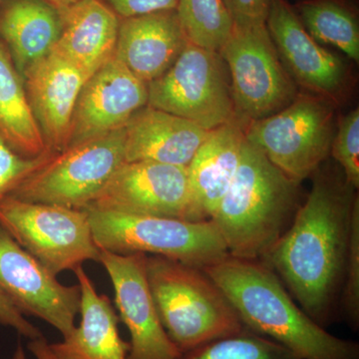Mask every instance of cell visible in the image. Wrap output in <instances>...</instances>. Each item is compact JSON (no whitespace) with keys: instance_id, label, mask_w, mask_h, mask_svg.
Returning a JSON list of instances; mask_svg holds the SVG:
<instances>
[{"instance_id":"27","label":"cell","mask_w":359,"mask_h":359,"mask_svg":"<svg viewBox=\"0 0 359 359\" xmlns=\"http://www.w3.org/2000/svg\"><path fill=\"white\" fill-rule=\"evenodd\" d=\"M344 318L354 332L359 327V199L354 204L341 287Z\"/></svg>"},{"instance_id":"32","label":"cell","mask_w":359,"mask_h":359,"mask_svg":"<svg viewBox=\"0 0 359 359\" xmlns=\"http://www.w3.org/2000/svg\"><path fill=\"white\" fill-rule=\"evenodd\" d=\"M0 325L11 327L21 337L29 340L43 337L39 328L26 320L25 316L0 294Z\"/></svg>"},{"instance_id":"3","label":"cell","mask_w":359,"mask_h":359,"mask_svg":"<svg viewBox=\"0 0 359 359\" xmlns=\"http://www.w3.org/2000/svg\"><path fill=\"white\" fill-rule=\"evenodd\" d=\"M302 202L301 182L290 178L245 140L235 178L210 221L230 256L263 261L290 228Z\"/></svg>"},{"instance_id":"28","label":"cell","mask_w":359,"mask_h":359,"mask_svg":"<svg viewBox=\"0 0 359 359\" xmlns=\"http://www.w3.org/2000/svg\"><path fill=\"white\" fill-rule=\"evenodd\" d=\"M330 157L356 190L359 188V109L349 111L337 119Z\"/></svg>"},{"instance_id":"14","label":"cell","mask_w":359,"mask_h":359,"mask_svg":"<svg viewBox=\"0 0 359 359\" xmlns=\"http://www.w3.org/2000/svg\"><path fill=\"white\" fill-rule=\"evenodd\" d=\"M148 255L100 249L98 263L109 276L119 320L129 330L128 359H177V348L161 323L146 273Z\"/></svg>"},{"instance_id":"7","label":"cell","mask_w":359,"mask_h":359,"mask_svg":"<svg viewBox=\"0 0 359 359\" xmlns=\"http://www.w3.org/2000/svg\"><path fill=\"white\" fill-rule=\"evenodd\" d=\"M125 160V130L68 146L25 179L11 197L84 210Z\"/></svg>"},{"instance_id":"15","label":"cell","mask_w":359,"mask_h":359,"mask_svg":"<svg viewBox=\"0 0 359 359\" xmlns=\"http://www.w3.org/2000/svg\"><path fill=\"white\" fill-rule=\"evenodd\" d=\"M147 104L148 84L114 55L87 80L80 92L69 145L123 128Z\"/></svg>"},{"instance_id":"31","label":"cell","mask_w":359,"mask_h":359,"mask_svg":"<svg viewBox=\"0 0 359 359\" xmlns=\"http://www.w3.org/2000/svg\"><path fill=\"white\" fill-rule=\"evenodd\" d=\"M123 18L145 15L160 11H176L178 0H107Z\"/></svg>"},{"instance_id":"23","label":"cell","mask_w":359,"mask_h":359,"mask_svg":"<svg viewBox=\"0 0 359 359\" xmlns=\"http://www.w3.org/2000/svg\"><path fill=\"white\" fill-rule=\"evenodd\" d=\"M0 136L18 154L37 157L48 150L11 52L0 40Z\"/></svg>"},{"instance_id":"34","label":"cell","mask_w":359,"mask_h":359,"mask_svg":"<svg viewBox=\"0 0 359 359\" xmlns=\"http://www.w3.org/2000/svg\"><path fill=\"white\" fill-rule=\"evenodd\" d=\"M43 1L55 8L58 13H60V11H65L68 7L74 6L82 0H43Z\"/></svg>"},{"instance_id":"19","label":"cell","mask_w":359,"mask_h":359,"mask_svg":"<svg viewBox=\"0 0 359 359\" xmlns=\"http://www.w3.org/2000/svg\"><path fill=\"white\" fill-rule=\"evenodd\" d=\"M125 160L188 167L209 131L199 125L146 105L124 126Z\"/></svg>"},{"instance_id":"5","label":"cell","mask_w":359,"mask_h":359,"mask_svg":"<svg viewBox=\"0 0 359 359\" xmlns=\"http://www.w3.org/2000/svg\"><path fill=\"white\" fill-rule=\"evenodd\" d=\"M99 249L115 254L142 252L204 269L228 256L211 221L137 216L85 209Z\"/></svg>"},{"instance_id":"6","label":"cell","mask_w":359,"mask_h":359,"mask_svg":"<svg viewBox=\"0 0 359 359\" xmlns=\"http://www.w3.org/2000/svg\"><path fill=\"white\" fill-rule=\"evenodd\" d=\"M335 104L299 91L280 112L245 125V140L297 182L311 178L330 159L337 131Z\"/></svg>"},{"instance_id":"2","label":"cell","mask_w":359,"mask_h":359,"mask_svg":"<svg viewBox=\"0 0 359 359\" xmlns=\"http://www.w3.org/2000/svg\"><path fill=\"white\" fill-rule=\"evenodd\" d=\"M245 327L275 340L301 359H359V346L320 327L299 306L273 269L230 255L202 269Z\"/></svg>"},{"instance_id":"20","label":"cell","mask_w":359,"mask_h":359,"mask_svg":"<svg viewBox=\"0 0 359 359\" xmlns=\"http://www.w3.org/2000/svg\"><path fill=\"white\" fill-rule=\"evenodd\" d=\"M58 13L61 32L53 50L89 79L114 57L119 18L101 0H82Z\"/></svg>"},{"instance_id":"8","label":"cell","mask_w":359,"mask_h":359,"mask_svg":"<svg viewBox=\"0 0 359 359\" xmlns=\"http://www.w3.org/2000/svg\"><path fill=\"white\" fill-rule=\"evenodd\" d=\"M147 105L208 131L238 120L223 56L189 41L174 65L149 82Z\"/></svg>"},{"instance_id":"18","label":"cell","mask_w":359,"mask_h":359,"mask_svg":"<svg viewBox=\"0 0 359 359\" xmlns=\"http://www.w3.org/2000/svg\"><path fill=\"white\" fill-rule=\"evenodd\" d=\"M187 43L176 11L123 18L115 57L148 84L174 65Z\"/></svg>"},{"instance_id":"16","label":"cell","mask_w":359,"mask_h":359,"mask_svg":"<svg viewBox=\"0 0 359 359\" xmlns=\"http://www.w3.org/2000/svg\"><path fill=\"white\" fill-rule=\"evenodd\" d=\"M22 78L47 148L61 152L69 146L78 97L88 78L55 50L30 65Z\"/></svg>"},{"instance_id":"4","label":"cell","mask_w":359,"mask_h":359,"mask_svg":"<svg viewBox=\"0 0 359 359\" xmlns=\"http://www.w3.org/2000/svg\"><path fill=\"white\" fill-rule=\"evenodd\" d=\"M146 273L163 327L181 353L244 330L231 302L202 269L148 256Z\"/></svg>"},{"instance_id":"35","label":"cell","mask_w":359,"mask_h":359,"mask_svg":"<svg viewBox=\"0 0 359 359\" xmlns=\"http://www.w3.org/2000/svg\"><path fill=\"white\" fill-rule=\"evenodd\" d=\"M13 359H28L27 355H26L25 347H23L20 340H18V346H16L15 351H14Z\"/></svg>"},{"instance_id":"24","label":"cell","mask_w":359,"mask_h":359,"mask_svg":"<svg viewBox=\"0 0 359 359\" xmlns=\"http://www.w3.org/2000/svg\"><path fill=\"white\" fill-rule=\"evenodd\" d=\"M292 6L318 43L332 45L359 62V16L351 0H297Z\"/></svg>"},{"instance_id":"26","label":"cell","mask_w":359,"mask_h":359,"mask_svg":"<svg viewBox=\"0 0 359 359\" xmlns=\"http://www.w3.org/2000/svg\"><path fill=\"white\" fill-rule=\"evenodd\" d=\"M177 359H301L275 340L244 327L238 334L212 340Z\"/></svg>"},{"instance_id":"33","label":"cell","mask_w":359,"mask_h":359,"mask_svg":"<svg viewBox=\"0 0 359 359\" xmlns=\"http://www.w3.org/2000/svg\"><path fill=\"white\" fill-rule=\"evenodd\" d=\"M27 347L36 359H60L52 351L50 344L45 339L44 337L29 340Z\"/></svg>"},{"instance_id":"1","label":"cell","mask_w":359,"mask_h":359,"mask_svg":"<svg viewBox=\"0 0 359 359\" xmlns=\"http://www.w3.org/2000/svg\"><path fill=\"white\" fill-rule=\"evenodd\" d=\"M292 223L264 264L282 280L294 301L320 327L330 325L341 292L344 261L358 190L337 163L325 161Z\"/></svg>"},{"instance_id":"11","label":"cell","mask_w":359,"mask_h":359,"mask_svg":"<svg viewBox=\"0 0 359 359\" xmlns=\"http://www.w3.org/2000/svg\"><path fill=\"white\" fill-rule=\"evenodd\" d=\"M266 26L299 91L323 97L339 108L347 102L353 88L351 65L311 36L289 0H269Z\"/></svg>"},{"instance_id":"29","label":"cell","mask_w":359,"mask_h":359,"mask_svg":"<svg viewBox=\"0 0 359 359\" xmlns=\"http://www.w3.org/2000/svg\"><path fill=\"white\" fill-rule=\"evenodd\" d=\"M54 154L47 151L37 157H25L15 152L0 136V203L30 175L46 164Z\"/></svg>"},{"instance_id":"10","label":"cell","mask_w":359,"mask_h":359,"mask_svg":"<svg viewBox=\"0 0 359 359\" xmlns=\"http://www.w3.org/2000/svg\"><path fill=\"white\" fill-rule=\"evenodd\" d=\"M219 53L228 66L236 115L245 125L280 112L299 93L266 25L233 28Z\"/></svg>"},{"instance_id":"9","label":"cell","mask_w":359,"mask_h":359,"mask_svg":"<svg viewBox=\"0 0 359 359\" xmlns=\"http://www.w3.org/2000/svg\"><path fill=\"white\" fill-rule=\"evenodd\" d=\"M0 228L54 276L98 262L85 210L6 198L0 203Z\"/></svg>"},{"instance_id":"30","label":"cell","mask_w":359,"mask_h":359,"mask_svg":"<svg viewBox=\"0 0 359 359\" xmlns=\"http://www.w3.org/2000/svg\"><path fill=\"white\" fill-rule=\"evenodd\" d=\"M235 27L266 25L269 0H224Z\"/></svg>"},{"instance_id":"25","label":"cell","mask_w":359,"mask_h":359,"mask_svg":"<svg viewBox=\"0 0 359 359\" xmlns=\"http://www.w3.org/2000/svg\"><path fill=\"white\" fill-rule=\"evenodd\" d=\"M177 15L191 43L218 51L233 32V21L224 0H178Z\"/></svg>"},{"instance_id":"13","label":"cell","mask_w":359,"mask_h":359,"mask_svg":"<svg viewBox=\"0 0 359 359\" xmlns=\"http://www.w3.org/2000/svg\"><path fill=\"white\" fill-rule=\"evenodd\" d=\"M189 201L187 167L134 161L116 170L86 209L186 219Z\"/></svg>"},{"instance_id":"21","label":"cell","mask_w":359,"mask_h":359,"mask_svg":"<svg viewBox=\"0 0 359 359\" xmlns=\"http://www.w3.org/2000/svg\"><path fill=\"white\" fill-rule=\"evenodd\" d=\"M73 271L81 294V320L63 341L50 344L52 351L60 359H128L130 344L120 335L119 316L109 297L97 292L82 266Z\"/></svg>"},{"instance_id":"22","label":"cell","mask_w":359,"mask_h":359,"mask_svg":"<svg viewBox=\"0 0 359 359\" xmlns=\"http://www.w3.org/2000/svg\"><path fill=\"white\" fill-rule=\"evenodd\" d=\"M60 32L58 11L43 0H11L0 14V36L21 76L53 50Z\"/></svg>"},{"instance_id":"12","label":"cell","mask_w":359,"mask_h":359,"mask_svg":"<svg viewBox=\"0 0 359 359\" xmlns=\"http://www.w3.org/2000/svg\"><path fill=\"white\" fill-rule=\"evenodd\" d=\"M0 294L23 316H36L57 330L63 339L76 327L79 285H62L57 276L23 250L0 228Z\"/></svg>"},{"instance_id":"17","label":"cell","mask_w":359,"mask_h":359,"mask_svg":"<svg viewBox=\"0 0 359 359\" xmlns=\"http://www.w3.org/2000/svg\"><path fill=\"white\" fill-rule=\"evenodd\" d=\"M245 124L233 120L209 131L190 164L189 201L186 219L210 221L230 188L242 159Z\"/></svg>"}]
</instances>
